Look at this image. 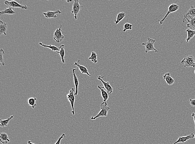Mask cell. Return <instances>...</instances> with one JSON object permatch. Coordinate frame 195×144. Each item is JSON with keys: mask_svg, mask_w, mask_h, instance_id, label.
<instances>
[{"mask_svg": "<svg viewBox=\"0 0 195 144\" xmlns=\"http://www.w3.org/2000/svg\"><path fill=\"white\" fill-rule=\"evenodd\" d=\"M100 108H101V110L98 113V114L96 116L92 117L90 118L92 120H95L101 117L107 116L108 112L110 110V108L108 106L107 103L103 102L100 105Z\"/></svg>", "mask_w": 195, "mask_h": 144, "instance_id": "obj_1", "label": "cell"}, {"mask_svg": "<svg viewBox=\"0 0 195 144\" xmlns=\"http://www.w3.org/2000/svg\"><path fill=\"white\" fill-rule=\"evenodd\" d=\"M148 41L145 43H142V45L145 46L146 53H147L148 52L154 51L156 52H159V51L155 48L154 47V43L155 42V39H152L150 37H148Z\"/></svg>", "mask_w": 195, "mask_h": 144, "instance_id": "obj_2", "label": "cell"}, {"mask_svg": "<svg viewBox=\"0 0 195 144\" xmlns=\"http://www.w3.org/2000/svg\"><path fill=\"white\" fill-rule=\"evenodd\" d=\"M181 63L184 65L185 67H195V59L193 55H188L185 56V58L182 60Z\"/></svg>", "mask_w": 195, "mask_h": 144, "instance_id": "obj_3", "label": "cell"}, {"mask_svg": "<svg viewBox=\"0 0 195 144\" xmlns=\"http://www.w3.org/2000/svg\"><path fill=\"white\" fill-rule=\"evenodd\" d=\"M179 7V3H172L168 7V11L167 14H166V15H165V16L162 19L159 20L160 24H162L163 22L167 18L169 14H171V13H174V12L177 11Z\"/></svg>", "mask_w": 195, "mask_h": 144, "instance_id": "obj_4", "label": "cell"}, {"mask_svg": "<svg viewBox=\"0 0 195 144\" xmlns=\"http://www.w3.org/2000/svg\"><path fill=\"white\" fill-rule=\"evenodd\" d=\"M75 91V89L74 88H72L71 89L69 92V94L67 95V98L70 103L72 108L71 113L73 115H75V109H74V103L75 101V94L74 92Z\"/></svg>", "mask_w": 195, "mask_h": 144, "instance_id": "obj_5", "label": "cell"}, {"mask_svg": "<svg viewBox=\"0 0 195 144\" xmlns=\"http://www.w3.org/2000/svg\"><path fill=\"white\" fill-rule=\"evenodd\" d=\"M4 3L8 7H12V8H20L22 9H24V10H27V5H22L15 1H5Z\"/></svg>", "mask_w": 195, "mask_h": 144, "instance_id": "obj_6", "label": "cell"}, {"mask_svg": "<svg viewBox=\"0 0 195 144\" xmlns=\"http://www.w3.org/2000/svg\"><path fill=\"white\" fill-rule=\"evenodd\" d=\"M81 7V5L79 3V1L78 0H74L73 5V9H72L71 13L74 15V18L75 19H77V15L80 11Z\"/></svg>", "mask_w": 195, "mask_h": 144, "instance_id": "obj_7", "label": "cell"}, {"mask_svg": "<svg viewBox=\"0 0 195 144\" xmlns=\"http://www.w3.org/2000/svg\"><path fill=\"white\" fill-rule=\"evenodd\" d=\"M62 26V25H60V28L57 29L54 34V39L57 43L62 42L64 38V36L62 35L61 30Z\"/></svg>", "mask_w": 195, "mask_h": 144, "instance_id": "obj_8", "label": "cell"}, {"mask_svg": "<svg viewBox=\"0 0 195 144\" xmlns=\"http://www.w3.org/2000/svg\"><path fill=\"white\" fill-rule=\"evenodd\" d=\"M104 78V76L101 77V76H99L97 77V79L102 82L103 85H104V88H105V89H106V90H107V92L108 94H112V93L113 92V88L112 87L110 84L109 82H105L103 80V79Z\"/></svg>", "mask_w": 195, "mask_h": 144, "instance_id": "obj_9", "label": "cell"}, {"mask_svg": "<svg viewBox=\"0 0 195 144\" xmlns=\"http://www.w3.org/2000/svg\"><path fill=\"white\" fill-rule=\"evenodd\" d=\"M187 17L190 18V19H189L187 17L184 18L183 22H185L186 21H188V23L186 25L187 27L195 30V17L193 18L190 16H187Z\"/></svg>", "mask_w": 195, "mask_h": 144, "instance_id": "obj_10", "label": "cell"}, {"mask_svg": "<svg viewBox=\"0 0 195 144\" xmlns=\"http://www.w3.org/2000/svg\"><path fill=\"white\" fill-rule=\"evenodd\" d=\"M62 12L60 10H58L55 11H49L46 13H43V14L47 18H56L57 16L56 14H60Z\"/></svg>", "mask_w": 195, "mask_h": 144, "instance_id": "obj_11", "label": "cell"}, {"mask_svg": "<svg viewBox=\"0 0 195 144\" xmlns=\"http://www.w3.org/2000/svg\"><path fill=\"white\" fill-rule=\"evenodd\" d=\"M194 138H195V134H194L192 133L190 135H188V136H185V137H179L177 141L173 144H177L179 143H184L186 141H188V140L193 139Z\"/></svg>", "mask_w": 195, "mask_h": 144, "instance_id": "obj_12", "label": "cell"}, {"mask_svg": "<svg viewBox=\"0 0 195 144\" xmlns=\"http://www.w3.org/2000/svg\"><path fill=\"white\" fill-rule=\"evenodd\" d=\"M79 61H80V60H79L78 62H75L74 63L75 65L77 67L78 69H79V70H80V71H81V73L82 74H86L89 76V77H91V75L89 73L88 69L86 67L83 66L79 65Z\"/></svg>", "mask_w": 195, "mask_h": 144, "instance_id": "obj_13", "label": "cell"}, {"mask_svg": "<svg viewBox=\"0 0 195 144\" xmlns=\"http://www.w3.org/2000/svg\"><path fill=\"white\" fill-rule=\"evenodd\" d=\"M98 88L100 90L101 92V94H102V97L103 99V102L105 103H107V101L109 98V94L105 90V88L104 86H98Z\"/></svg>", "mask_w": 195, "mask_h": 144, "instance_id": "obj_14", "label": "cell"}, {"mask_svg": "<svg viewBox=\"0 0 195 144\" xmlns=\"http://www.w3.org/2000/svg\"><path fill=\"white\" fill-rule=\"evenodd\" d=\"M0 35L3 34L4 35H7L6 31L8 28V24L4 22L2 20H0Z\"/></svg>", "mask_w": 195, "mask_h": 144, "instance_id": "obj_15", "label": "cell"}, {"mask_svg": "<svg viewBox=\"0 0 195 144\" xmlns=\"http://www.w3.org/2000/svg\"><path fill=\"white\" fill-rule=\"evenodd\" d=\"M163 78L166 82V83L169 85H172L174 83V79L171 77L169 73H167L165 74L163 76Z\"/></svg>", "mask_w": 195, "mask_h": 144, "instance_id": "obj_16", "label": "cell"}, {"mask_svg": "<svg viewBox=\"0 0 195 144\" xmlns=\"http://www.w3.org/2000/svg\"><path fill=\"white\" fill-rule=\"evenodd\" d=\"M72 71H73V74L74 80V83L75 86V95L77 96L78 94V86H79V83L78 78L75 74V71H77V69H74Z\"/></svg>", "mask_w": 195, "mask_h": 144, "instance_id": "obj_17", "label": "cell"}, {"mask_svg": "<svg viewBox=\"0 0 195 144\" xmlns=\"http://www.w3.org/2000/svg\"><path fill=\"white\" fill-rule=\"evenodd\" d=\"M40 46H42V47H44V48H48L50 49L52 51L58 53L60 52V49L59 48H57V47H56L55 46H53V45H51L50 46H48V45H45L44 44H43V43H41V42H40L39 43Z\"/></svg>", "mask_w": 195, "mask_h": 144, "instance_id": "obj_18", "label": "cell"}, {"mask_svg": "<svg viewBox=\"0 0 195 144\" xmlns=\"http://www.w3.org/2000/svg\"><path fill=\"white\" fill-rule=\"evenodd\" d=\"M0 141L3 144H6L10 142V140L8 138L7 134L1 133L0 134Z\"/></svg>", "mask_w": 195, "mask_h": 144, "instance_id": "obj_19", "label": "cell"}, {"mask_svg": "<svg viewBox=\"0 0 195 144\" xmlns=\"http://www.w3.org/2000/svg\"><path fill=\"white\" fill-rule=\"evenodd\" d=\"M188 16H191L193 18L195 17V5L191 6L190 9L185 13L184 18Z\"/></svg>", "mask_w": 195, "mask_h": 144, "instance_id": "obj_20", "label": "cell"}, {"mask_svg": "<svg viewBox=\"0 0 195 144\" xmlns=\"http://www.w3.org/2000/svg\"><path fill=\"white\" fill-rule=\"evenodd\" d=\"M14 118V115H12L9 118H8L6 120L0 119V126L2 127V128L7 126L10 120Z\"/></svg>", "mask_w": 195, "mask_h": 144, "instance_id": "obj_21", "label": "cell"}, {"mask_svg": "<svg viewBox=\"0 0 195 144\" xmlns=\"http://www.w3.org/2000/svg\"><path fill=\"white\" fill-rule=\"evenodd\" d=\"M59 48L60 49V52L59 54L61 56L62 63H65V58H64L65 55V46L63 45H61Z\"/></svg>", "mask_w": 195, "mask_h": 144, "instance_id": "obj_22", "label": "cell"}, {"mask_svg": "<svg viewBox=\"0 0 195 144\" xmlns=\"http://www.w3.org/2000/svg\"><path fill=\"white\" fill-rule=\"evenodd\" d=\"M126 16V14L125 12H121L119 13L117 15L116 19L114 20V22L116 25L118 24L120 21H122L125 18Z\"/></svg>", "mask_w": 195, "mask_h": 144, "instance_id": "obj_23", "label": "cell"}, {"mask_svg": "<svg viewBox=\"0 0 195 144\" xmlns=\"http://www.w3.org/2000/svg\"><path fill=\"white\" fill-rule=\"evenodd\" d=\"M186 32H187V34H188V37L186 38V41L188 42L195 35V30L187 29Z\"/></svg>", "mask_w": 195, "mask_h": 144, "instance_id": "obj_24", "label": "cell"}, {"mask_svg": "<svg viewBox=\"0 0 195 144\" xmlns=\"http://www.w3.org/2000/svg\"><path fill=\"white\" fill-rule=\"evenodd\" d=\"M16 14L15 11L13 10V8L9 7L8 8H5L4 10L0 12V15L2 14H8V15H13Z\"/></svg>", "mask_w": 195, "mask_h": 144, "instance_id": "obj_25", "label": "cell"}, {"mask_svg": "<svg viewBox=\"0 0 195 144\" xmlns=\"http://www.w3.org/2000/svg\"><path fill=\"white\" fill-rule=\"evenodd\" d=\"M88 59L94 63H96L98 62V60H97V55L96 53L94 52H92L91 55L89 57Z\"/></svg>", "mask_w": 195, "mask_h": 144, "instance_id": "obj_26", "label": "cell"}, {"mask_svg": "<svg viewBox=\"0 0 195 144\" xmlns=\"http://www.w3.org/2000/svg\"><path fill=\"white\" fill-rule=\"evenodd\" d=\"M37 98H30L28 99V103L29 106H31L33 109H34L36 106H37V104L36 103Z\"/></svg>", "mask_w": 195, "mask_h": 144, "instance_id": "obj_27", "label": "cell"}, {"mask_svg": "<svg viewBox=\"0 0 195 144\" xmlns=\"http://www.w3.org/2000/svg\"><path fill=\"white\" fill-rule=\"evenodd\" d=\"M133 28V25L129 23H126L124 25L123 32H126L127 30H131Z\"/></svg>", "mask_w": 195, "mask_h": 144, "instance_id": "obj_28", "label": "cell"}, {"mask_svg": "<svg viewBox=\"0 0 195 144\" xmlns=\"http://www.w3.org/2000/svg\"><path fill=\"white\" fill-rule=\"evenodd\" d=\"M5 53L3 49L0 50V62L3 65H5V62H4L3 55Z\"/></svg>", "mask_w": 195, "mask_h": 144, "instance_id": "obj_29", "label": "cell"}, {"mask_svg": "<svg viewBox=\"0 0 195 144\" xmlns=\"http://www.w3.org/2000/svg\"><path fill=\"white\" fill-rule=\"evenodd\" d=\"M65 133H63L62 134V135L60 136V137L59 138L58 140H57V141L56 143H55V144H60V143H61V141H62V140L63 139V138H65Z\"/></svg>", "mask_w": 195, "mask_h": 144, "instance_id": "obj_30", "label": "cell"}, {"mask_svg": "<svg viewBox=\"0 0 195 144\" xmlns=\"http://www.w3.org/2000/svg\"><path fill=\"white\" fill-rule=\"evenodd\" d=\"M190 104L193 107H195V99H190Z\"/></svg>", "mask_w": 195, "mask_h": 144, "instance_id": "obj_31", "label": "cell"}, {"mask_svg": "<svg viewBox=\"0 0 195 144\" xmlns=\"http://www.w3.org/2000/svg\"><path fill=\"white\" fill-rule=\"evenodd\" d=\"M192 117L194 118V120L195 129V113H193L192 114Z\"/></svg>", "mask_w": 195, "mask_h": 144, "instance_id": "obj_32", "label": "cell"}, {"mask_svg": "<svg viewBox=\"0 0 195 144\" xmlns=\"http://www.w3.org/2000/svg\"><path fill=\"white\" fill-rule=\"evenodd\" d=\"M27 144H34L33 143H32V142L31 141H27Z\"/></svg>", "mask_w": 195, "mask_h": 144, "instance_id": "obj_33", "label": "cell"}, {"mask_svg": "<svg viewBox=\"0 0 195 144\" xmlns=\"http://www.w3.org/2000/svg\"><path fill=\"white\" fill-rule=\"evenodd\" d=\"M67 1L68 2H72V1Z\"/></svg>", "mask_w": 195, "mask_h": 144, "instance_id": "obj_34", "label": "cell"}, {"mask_svg": "<svg viewBox=\"0 0 195 144\" xmlns=\"http://www.w3.org/2000/svg\"><path fill=\"white\" fill-rule=\"evenodd\" d=\"M194 73H195V70L194 71Z\"/></svg>", "mask_w": 195, "mask_h": 144, "instance_id": "obj_35", "label": "cell"}]
</instances>
